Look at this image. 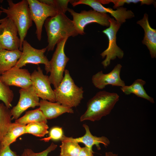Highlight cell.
Wrapping results in <instances>:
<instances>
[{
	"label": "cell",
	"instance_id": "6da1fadb",
	"mask_svg": "<svg viewBox=\"0 0 156 156\" xmlns=\"http://www.w3.org/2000/svg\"><path fill=\"white\" fill-rule=\"evenodd\" d=\"M47 36L48 51H53L55 45L61 40L79 34L73 20L63 13L47 18L44 23Z\"/></svg>",
	"mask_w": 156,
	"mask_h": 156
},
{
	"label": "cell",
	"instance_id": "7a4b0ae2",
	"mask_svg": "<svg viewBox=\"0 0 156 156\" xmlns=\"http://www.w3.org/2000/svg\"><path fill=\"white\" fill-rule=\"evenodd\" d=\"M119 99L116 93L105 90L98 92L88 102L87 109L81 116L80 121L100 120L111 113Z\"/></svg>",
	"mask_w": 156,
	"mask_h": 156
},
{
	"label": "cell",
	"instance_id": "3957f363",
	"mask_svg": "<svg viewBox=\"0 0 156 156\" xmlns=\"http://www.w3.org/2000/svg\"><path fill=\"white\" fill-rule=\"evenodd\" d=\"M7 1L8 8L6 9L1 6V9L16 26L20 40L19 50L22 51L23 42L28 30L32 25L28 2L27 0H22L17 3H14L12 0Z\"/></svg>",
	"mask_w": 156,
	"mask_h": 156
},
{
	"label": "cell",
	"instance_id": "277c9868",
	"mask_svg": "<svg viewBox=\"0 0 156 156\" xmlns=\"http://www.w3.org/2000/svg\"><path fill=\"white\" fill-rule=\"evenodd\" d=\"M53 91L55 102L70 108L78 106L83 98V87L75 83L67 69H65L62 79Z\"/></svg>",
	"mask_w": 156,
	"mask_h": 156
},
{
	"label": "cell",
	"instance_id": "5b68a950",
	"mask_svg": "<svg viewBox=\"0 0 156 156\" xmlns=\"http://www.w3.org/2000/svg\"><path fill=\"white\" fill-rule=\"evenodd\" d=\"M68 38L63 39L57 44V47L50 61L51 70L49 79L54 88H57L63 78V74L69 58L65 55L64 47Z\"/></svg>",
	"mask_w": 156,
	"mask_h": 156
},
{
	"label": "cell",
	"instance_id": "8992f818",
	"mask_svg": "<svg viewBox=\"0 0 156 156\" xmlns=\"http://www.w3.org/2000/svg\"><path fill=\"white\" fill-rule=\"evenodd\" d=\"M22 50L21 55L16 65L14 68H21L27 64H44L47 74L50 72L51 66L50 61L44 53L47 50L46 47L41 49H37L32 47L26 40L22 44Z\"/></svg>",
	"mask_w": 156,
	"mask_h": 156
},
{
	"label": "cell",
	"instance_id": "52a82bcc",
	"mask_svg": "<svg viewBox=\"0 0 156 156\" xmlns=\"http://www.w3.org/2000/svg\"><path fill=\"white\" fill-rule=\"evenodd\" d=\"M68 11L73 17V21L79 34H84V28L87 25L91 23H97L107 27L109 26V20L110 17L107 14L100 13L92 10L87 11L83 10L78 13L69 8Z\"/></svg>",
	"mask_w": 156,
	"mask_h": 156
},
{
	"label": "cell",
	"instance_id": "ba28073f",
	"mask_svg": "<svg viewBox=\"0 0 156 156\" xmlns=\"http://www.w3.org/2000/svg\"><path fill=\"white\" fill-rule=\"evenodd\" d=\"M109 21V27L103 31L108 37V46L107 48L100 54L103 58L106 57L105 59L101 62L105 68L110 64L111 60H115L117 57L121 59L124 55L123 51L117 46L116 43L117 33L121 24L114 18H110Z\"/></svg>",
	"mask_w": 156,
	"mask_h": 156
},
{
	"label": "cell",
	"instance_id": "9c48e42d",
	"mask_svg": "<svg viewBox=\"0 0 156 156\" xmlns=\"http://www.w3.org/2000/svg\"><path fill=\"white\" fill-rule=\"evenodd\" d=\"M32 21L36 25V34L38 40L41 39L43 25L48 17L59 13L53 7L40 1L39 0H27Z\"/></svg>",
	"mask_w": 156,
	"mask_h": 156
},
{
	"label": "cell",
	"instance_id": "30bf717a",
	"mask_svg": "<svg viewBox=\"0 0 156 156\" xmlns=\"http://www.w3.org/2000/svg\"><path fill=\"white\" fill-rule=\"evenodd\" d=\"M18 30L13 21L5 18L0 24V51H14L20 49V40Z\"/></svg>",
	"mask_w": 156,
	"mask_h": 156
},
{
	"label": "cell",
	"instance_id": "8fae6325",
	"mask_svg": "<svg viewBox=\"0 0 156 156\" xmlns=\"http://www.w3.org/2000/svg\"><path fill=\"white\" fill-rule=\"evenodd\" d=\"M31 79L35 92L42 100L55 102V96L53 90L51 86L49 76L44 75L42 70L38 66L31 74Z\"/></svg>",
	"mask_w": 156,
	"mask_h": 156
},
{
	"label": "cell",
	"instance_id": "7c38bea8",
	"mask_svg": "<svg viewBox=\"0 0 156 156\" xmlns=\"http://www.w3.org/2000/svg\"><path fill=\"white\" fill-rule=\"evenodd\" d=\"M20 97L17 105L10 111L12 119L17 120L25 110L30 107L39 106V97L31 86L25 88H21L19 91Z\"/></svg>",
	"mask_w": 156,
	"mask_h": 156
},
{
	"label": "cell",
	"instance_id": "4fadbf2b",
	"mask_svg": "<svg viewBox=\"0 0 156 156\" xmlns=\"http://www.w3.org/2000/svg\"><path fill=\"white\" fill-rule=\"evenodd\" d=\"M81 4L88 5L94 10L100 13H109L115 19V20L122 24L126 21V19L131 18L134 17V13L131 10H127L126 8L120 7L114 10L112 9L103 6L99 0H80L76 1L73 3L74 6Z\"/></svg>",
	"mask_w": 156,
	"mask_h": 156
},
{
	"label": "cell",
	"instance_id": "5bb4252c",
	"mask_svg": "<svg viewBox=\"0 0 156 156\" xmlns=\"http://www.w3.org/2000/svg\"><path fill=\"white\" fill-rule=\"evenodd\" d=\"M31 74L27 69L12 68L1 75L0 78L2 81L8 86L25 88L32 86Z\"/></svg>",
	"mask_w": 156,
	"mask_h": 156
},
{
	"label": "cell",
	"instance_id": "9a60e30c",
	"mask_svg": "<svg viewBox=\"0 0 156 156\" xmlns=\"http://www.w3.org/2000/svg\"><path fill=\"white\" fill-rule=\"evenodd\" d=\"M122 67L120 64H117L109 73L104 74L101 70L92 76V82L96 88L103 89L108 85L122 87L125 85L124 81L120 77Z\"/></svg>",
	"mask_w": 156,
	"mask_h": 156
},
{
	"label": "cell",
	"instance_id": "2e32d148",
	"mask_svg": "<svg viewBox=\"0 0 156 156\" xmlns=\"http://www.w3.org/2000/svg\"><path fill=\"white\" fill-rule=\"evenodd\" d=\"M86 133L83 136L77 138H73L72 137H68L64 135L60 141L65 140L74 142L77 143H81L84 144L85 146L92 151V147L95 145L98 150L101 149L100 144H102L105 147L108 146L110 144L109 139L106 137L102 136L97 137L93 135L91 133L89 126L86 124L83 125Z\"/></svg>",
	"mask_w": 156,
	"mask_h": 156
},
{
	"label": "cell",
	"instance_id": "e0dca14e",
	"mask_svg": "<svg viewBox=\"0 0 156 156\" xmlns=\"http://www.w3.org/2000/svg\"><path fill=\"white\" fill-rule=\"evenodd\" d=\"M137 23L142 27L144 31L142 43L147 47L151 58H156V29L151 27L148 22V15L145 13L143 18L138 21Z\"/></svg>",
	"mask_w": 156,
	"mask_h": 156
},
{
	"label": "cell",
	"instance_id": "ac0fdd59",
	"mask_svg": "<svg viewBox=\"0 0 156 156\" xmlns=\"http://www.w3.org/2000/svg\"><path fill=\"white\" fill-rule=\"evenodd\" d=\"M39 106L47 120L56 118L64 113L74 112L72 108L64 106L57 102H53L47 100H41Z\"/></svg>",
	"mask_w": 156,
	"mask_h": 156
},
{
	"label": "cell",
	"instance_id": "d6986e66",
	"mask_svg": "<svg viewBox=\"0 0 156 156\" xmlns=\"http://www.w3.org/2000/svg\"><path fill=\"white\" fill-rule=\"evenodd\" d=\"M21 54L19 49L0 51V75L16 65Z\"/></svg>",
	"mask_w": 156,
	"mask_h": 156
},
{
	"label": "cell",
	"instance_id": "ffe728a7",
	"mask_svg": "<svg viewBox=\"0 0 156 156\" xmlns=\"http://www.w3.org/2000/svg\"><path fill=\"white\" fill-rule=\"evenodd\" d=\"M146 83L144 80L138 79L135 80L130 85H125L120 87V89L126 95L133 94L137 97L145 99L153 103H155L153 98L148 95L144 88V86Z\"/></svg>",
	"mask_w": 156,
	"mask_h": 156
},
{
	"label": "cell",
	"instance_id": "44dd1931",
	"mask_svg": "<svg viewBox=\"0 0 156 156\" xmlns=\"http://www.w3.org/2000/svg\"><path fill=\"white\" fill-rule=\"evenodd\" d=\"M26 125L14 122L12 123L8 130L0 143V148H2L15 142L21 135L25 134Z\"/></svg>",
	"mask_w": 156,
	"mask_h": 156
},
{
	"label": "cell",
	"instance_id": "7402d4cb",
	"mask_svg": "<svg viewBox=\"0 0 156 156\" xmlns=\"http://www.w3.org/2000/svg\"><path fill=\"white\" fill-rule=\"evenodd\" d=\"M12 120L10 109L3 103H0V143L12 123Z\"/></svg>",
	"mask_w": 156,
	"mask_h": 156
},
{
	"label": "cell",
	"instance_id": "603a6c76",
	"mask_svg": "<svg viewBox=\"0 0 156 156\" xmlns=\"http://www.w3.org/2000/svg\"><path fill=\"white\" fill-rule=\"evenodd\" d=\"M36 122L47 123V121L45 116L39 107L26 112L22 117L15 120V122L25 125Z\"/></svg>",
	"mask_w": 156,
	"mask_h": 156
},
{
	"label": "cell",
	"instance_id": "cb8c5ba5",
	"mask_svg": "<svg viewBox=\"0 0 156 156\" xmlns=\"http://www.w3.org/2000/svg\"><path fill=\"white\" fill-rule=\"evenodd\" d=\"M61 141L60 156H78L81 148L78 143L68 140Z\"/></svg>",
	"mask_w": 156,
	"mask_h": 156
},
{
	"label": "cell",
	"instance_id": "d4e9b609",
	"mask_svg": "<svg viewBox=\"0 0 156 156\" xmlns=\"http://www.w3.org/2000/svg\"><path fill=\"white\" fill-rule=\"evenodd\" d=\"M49 127L47 123L36 122L26 125L25 134H30L38 137H42L48 133Z\"/></svg>",
	"mask_w": 156,
	"mask_h": 156
},
{
	"label": "cell",
	"instance_id": "484cf974",
	"mask_svg": "<svg viewBox=\"0 0 156 156\" xmlns=\"http://www.w3.org/2000/svg\"><path fill=\"white\" fill-rule=\"evenodd\" d=\"M14 94L9 86L4 84L0 78V100L8 108L12 106Z\"/></svg>",
	"mask_w": 156,
	"mask_h": 156
},
{
	"label": "cell",
	"instance_id": "4316f807",
	"mask_svg": "<svg viewBox=\"0 0 156 156\" xmlns=\"http://www.w3.org/2000/svg\"><path fill=\"white\" fill-rule=\"evenodd\" d=\"M42 3L51 6L58 12L59 13H65L68 10L69 2L71 3L73 0H39Z\"/></svg>",
	"mask_w": 156,
	"mask_h": 156
},
{
	"label": "cell",
	"instance_id": "83f0119b",
	"mask_svg": "<svg viewBox=\"0 0 156 156\" xmlns=\"http://www.w3.org/2000/svg\"><path fill=\"white\" fill-rule=\"evenodd\" d=\"M57 147V145L52 142L46 149L38 153L34 152L31 149L26 148L24 150L21 156H47L49 153L55 150Z\"/></svg>",
	"mask_w": 156,
	"mask_h": 156
},
{
	"label": "cell",
	"instance_id": "f1b7e54d",
	"mask_svg": "<svg viewBox=\"0 0 156 156\" xmlns=\"http://www.w3.org/2000/svg\"><path fill=\"white\" fill-rule=\"evenodd\" d=\"M64 135L62 127H54L50 129L48 137L41 139L40 140L45 142H48L50 140H60Z\"/></svg>",
	"mask_w": 156,
	"mask_h": 156
},
{
	"label": "cell",
	"instance_id": "f546056e",
	"mask_svg": "<svg viewBox=\"0 0 156 156\" xmlns=\"http://www.w3.org/2000/svg\"><path fill=\"white\" fill-rule=\"evenodd\" d=\"M154 1L153 0H105V4H108L112 2L114 4L113 7L114 8L120 7L125 3L129 4L131 3H136L140 2L141 5L144 4L150 5L153 4Z\"/></svg>",
	"mask_w": 156,
	"mask_h": 156
},
{
	"label": "cell",
	"instance_id": "4dcf8cb0",
	"mask_svg": "<svg viewBox=\"0 0 156 156\" xmlns=\"http://www.w3.org/2000/svg\"><path fill=\"white\" fill-rule=\"evenodd\" d=\"M0 156H20L16 153L12 151L10 148V146L2 148H0Z\"/></svg>",
	"mask_w": 156,
	"mask_h": 156
},
{
	"label": "cell",
	"instance_id": "1f68e13d",
	"mask_svg": "<svg viewBox=\"0 0 156 156\" xmlns=\"http://www.w3.org/2000/svg\"><path fill=\"white\" fill-rule=\"evenodd\" d=\"M94 152L92 151L86 146L81 147L78 156H94Z\"/></svg>",
	"mask_w": 156,
	"mask_h": 156
},
{
	"label": "cell",
	"instance_id": "d6a6232c",
	"mask_svg": "<svg viewBox=\"0 0 156 156\" xmlns=\"http://www.w3.org/2000/svg\"><path fill=\"white\" fill-rule=\"evenodd\" d=\"M105 156H118V155L112 152H107L105 153Z\"/></svg>",
	"mask_w": 156,
	"mask_h": 156
},
{
	"label": "cell",
	"instance_id": "836d02e7",
	"mask_svg": "<svg viewBox=\"0 0 156 156\" xmlns=\"http://www.w3.org/2000/svg\"><path fill=\"white\" fill-rule=\"evenodd\" d=\"M3 1V0H0V3H1ZM2 12V11L1 9V7L0 6V16Z\"/></svg>",
	"mask_w": 156,
	"mask_h": 156
},
{
	"label": "cell",
	"instance_id": "e575fe53",
	"mask_svg": "<svg viewBox=\"0 0 156 156\" xmlns=\"http://www.w3.org/2000/svg\"><path fill=\"white\" fill-rule=\"evenodd\" d=\"M5 18L0 19V24L4 20Z\"/></svg>",
	"mask_w": 156,
	"mask_h": 156
},
{
	"label": "cell",
	"instance_id": "d590c367",
	"mask_svg": "<svg viewBox=\"0 0 156 156\" xmlns=\"http://www.w3.org/2000/svg\"><path fill=\"white\" fill-rule=\"evenodd\" d=\"M59 156H60L59 155Z\"/></svg>",
	"mask_w": 156,
	"mask_h": 156
}]
</instances>
